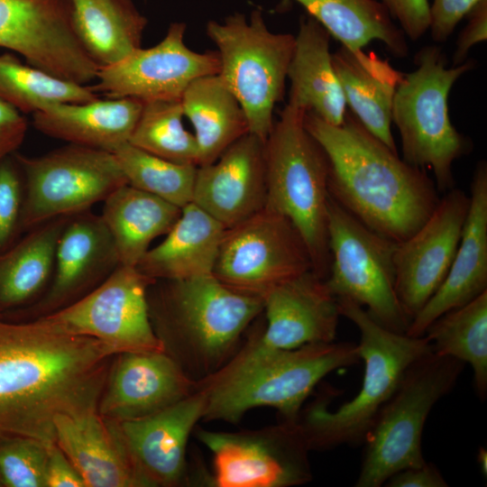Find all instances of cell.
<instances>
[{"label": "cell", "instance_id": "ee69618b", "mask_svg": "<svg viewBox=\"0 0 487 487\" xmlns=\"http://www.w3.org/2000/svg\"><path fill=\"white\" fill-rule=\"evenodd\" d=\"M45 487H87L79 472L56 443L48 446Z\"/></svg>", "mask_w": 487, "mask_h": 487}, {"label": "cell", "instance_id": "5b68a950", "mask_svg": "<svg viewBox=\"0 0 487 487\" xmlns=\"http://www.w3.org/2000/svg\"><path fill=\"white\" fill-rule=\"evenodd\" d=\"M337 302L341 317L353 322L360 332L357 346L364 374L359 392L338 409L329 410L327 396H323L301 410L298 422L310 451L363 443L408 368L432 351L425 335L413 337L391 331L353 300L341 298Z\"/></svg>", "mask_w": 487, "mask_h": 487}, {"label": "cell", "instance_id": "8d00e7d4", "mask_svg": "<svg viewBox=\"0 0 487 487\" xmlns=\"http://www.w3.org/2000/svg\"><path fill=\"white\" fill-rule=\"evenodd\" d=\"M113 153L129 185L180 208L192 202L198 166L162 159L129 142Z\"/></svg>", "mask_w": 487, "mask_h": 487}, {"label": "cell", "instance_id": "44dd1931", "mask_svg": "<svg viewBox=\"0 0 487 487\" xmlns=\"http://www.w3.org/2000/svg\"><path fill=\"white\" fill-rule=\"evenodd\" d=\"M207 408V392L197 391L148 417L117 422L145 487H172L187 481V446ZM116 422V421H115Z\"/></svg>", "mask_w": 487, "mask_h": 487}, {"label": "cell", "instance_id": "836d02e7", "mask_svg": "<svg viewBox=\"0 0 487 487\" xmlns=\"http://www.w3.org/2000/svg\"><path fill=\"white\" fill-rule=\"evenodd\" d=\"M424 335L432 352L469 363L476 393L487 396V291L436 318Z\"/></svg>", "mask_w": 487, "mask_h": 487}, {"label": "cell", "instance_id": "7bdbcfd3", "mask_svg": "<svg viewBox=\"0 0 487 487\" xmlns=\"http://www.w3.org/2000/svg\"><path fill=\"white\" fill-rule=\"evenodd\" d=\"M28 124L23 114L0 98V161L23 143Z\"/></svg>", "mask_w": 487, "mask_h": 487}, {"label": "cell", "instance_id": "cb8c5ba5", "mask_svg": "<svg viewBox=\"0 0 487 487\" xmlns=\"http://www.w3.org/2000/svg\"><path fill=\"white\" fill-rule=\"evenodd\" d=\"M55 443L83 477L87 487H145L117 422L97 409L55 419Z\"/></svg>", "mask_w": 487, "mask_h": 487}, {"label": "cell", "instance_id": "d590c367", "mask_svg": "<svg viewBox=\"0 0 487 487\" xmlns=\"http://www.w3.org/2000/svg\"><path fill=\"white\" fill-rule=\"evenodd\" d=\"M180 100L143 102L129 142L149 153L182 164H198L195 135L183 124Z\"/></svg>", "mask_w": 487, "mask_h": 487}, {"label": "cell", "instance_id": "d6a6232c", "mask_svg": "<svg viewBox=\"0 0 487 487\" xmlns=\"http://www.w3.org/2000/svg\"><path fill=\"white\" fill-rule=\"evenodd\" d=\"M341 45L363 49L372 41L394 57L409 52L406 36L377 0H294Z\"/></svg>", "mask_w": 487, "mask_h": 487}, {"label": "cell", "instance_id": "f35d334b", "mask_svg": "<svg viewBox=\"0 0 487 487\" xmlns=\"http://www.w3.org/2000/svg\"><path fill=\"white\" fill-rule=\"evenodd\" d=\"M23 180L13 154L0 161V253L22 234Z\"/></svg>", "mask_w": 487, "mask_h": 487}, {"label": "cell", "instance_id": "ac0fdd59", "mask_svg": "<svg viewBox=\"0 0 487 487\" xmlns=\"http://www.w3.org/2000/svg\"><path fill=\"white\" fill-rule=\"evenodd\" d=\"M114 240L100 215L86 210L69 216L57 243L51 283L32 306L13 314L43 317L84 297L119 266Z\"/></svg>", "mask_w": 487, "mask_h": 487}, {"label": "cell", "instance_id": "9c48e42d", "mask_svg": "<svg viewBox=\"0 0 487 487\" xmlns=\"http://www.w3.org/2000/svg\"><path fill=\"white\" fill-rule=\"evenodd\" d=\"M206 32L217 48V75L244 111L249 133L265 142L284 96L295 35L271 32L260 9L249 18L235 12L222 22L209 21Z\"/></svg>", "mask_w": 487, "mask_h": 487}, {"label": "cell", "instance_id": "4316f807", "mask_svg": "<svg viewBox=\"0 0 487 487\" xmlns=\"http://www.w3.org/2000/svg\"><path fill=\"white\" fill-rule=\"evenodd\" d=\"M332 60L350 112L370 133L397 152L391 111L404 74L388 60L363 49L341 45L332 53Z\"/></svg>", "mask_w": 487, "mask_h": 487}, {"label": "cell", "instance_id": "8fae6325", "mask_svg": "<svg viewBox=\"0 0 487 487\" xmlns=\"http://www.w3.org/2000/svg\"><path fill=\"white\" fill-rule=\"evenodd\" d=\"M23 180L21 231L89 210L127 184L113 152L69 143L43 155L13 154Z\"/></svg>", "mask_w": 487, "mask_h": 487}, {"label": "cell", "instance_id": "7402d4cb", "mask_svg": "<svg viewBox=\"0 0 487 487\" xmlns=\"http://www.w3.org/2000/svg\"><path fill=\"white\" fill-rule=\"evenodd\" d=\"M266 198L264 141L251 133L212 163L198 166L192 203L225 229L262 210Z\"/></svg>", "mask_w": 487, "mask_h": 487}, {"label": "cell", "instance_id": "7a4b0ae2", "mask_svg": "<svg viewBox=\"0 0 487 487\" xmlns=\"http://www.w3.org/2000/svg\"><path fill=\"white\" fill-rule=\"evenodd\" d=\"M307 130L329 162L331 198L363 225L400 243L429 217L439 194L426 170L407 163L347 110L340 125L306 113Z\"/></svg>", "mask_w": 487, "mask_h": 487}, {"label": "cell", "instance_id": "60d3db41", "mask_svg": "<svg viewBox=\"0 0 487 487\" xmlns=\"http://www.w3.org/2000/svg\"><path fill=\"white\" fill-rule=\"evenodd\" d=\"M480 0H433L430 4L429 29L436 42H445L457 24Z\"/></svg>", "mask_w": 487, "mask_h": 487}, {"label": "cell", "instance_id": "5bb4252c", "mask_svg": "<svg viewBox=\"0 0 487 487\" xmlns=\"http://www.w3.org/2000/svg\"><path fill=\"white\" fill-rule=\"evenodd\" d=\"M155 281L136 267L119 265L89 293L42 317L102 342L115 354L165 351L150 317L148 290Z\"/></svg>", "mask_w": 487, "mask_h": 487}, {"label": "cell", "instance_id": "603a6c76", "mask_svg": "<svg viewBox=\"0 0 487 487\" xmlns=\"http://www.w3.org/2000/svg\"><path fill=\"white\" fill-rule=\"evenodd\" d=\"M461 239L444 281L411 319L406 335L423 336L443 314L487 291V163H477Z\"/></svg>", "mask_w": 487, "mask_h": 487}, {"label": "cell", "instance_id": "6da1fadb", "mask_svg": "<svg viewBox=\"0 0 487 487\" xmlns=\"http://www.w3.org/2000/svg\"><path fill=\"white\" fill-rule=\"evenodd\" d=\"M115 353L41 317L0 314V436L55 443V419L97 409Z\"/></svg>", "mask_w": 487, "mask_h": 487}, {"label": "cell", "instance_id": "e575fe53", "mask_svg": "<svg viewBox=\"0 0 487 487\" xmlns=\"http://www.w3.org/2000/svg\"><path fill=\"white\" fill-rule=\"evenodd\" d=\"M0 98L22 114H33L58 103H84L97 98L85 85L55 77L12 53L0 55Z\"/></svg>", "mask_w": 487, "mask_h": 487}, {"label": "cell", "instance_id": "8992f818", "mask_svg": "<svg viewBox=\"0 0 487 487\" xmlns=\"http://www.w3.org/2000/svg\"><path fill=\"white\" fill-rule=\"evenodd\" d=\"M305 114L287 104L264 142L265 207L290 220L306 244L313 271L326 280L330 264L329 162L305 127Z\"/></svg>", "mask_w": 487, "mask_h": 487}, {"label": "cell", "instance_id": "f546056e", "mask_svg": "<svg viewBox=\"0 0 487 487\" xmlns=\"http://www.w3.org/2000/svg\"><path fill=\"white\" fill-rule=\"evenodd\" d=\"M101 217L114 240L121 265L136 267L151 243L165 235L181 208L131 185L124 184L104 201Z\"/></svg>", "mask_w": 487, "mask_h": 487}, {"label": "cell", "instance_id": "2e32d148", "mask_svg": "<svg viewBox=\"0 0 487 487\" xmlns=\"http://www.w3.org/2000/svg\"><path fill=\"white\" fill-rule=\"evenodd\" d=\"M186 28L184 23H173L158 44L140 47L119 61L99 68L96 83L90 88L109 98L180 100L192 81L217 75L220 69L216 51L198 52L186 45Z\"/></svg>", "mask_w": 487, "mask_h": 487}, {"label": "cell", "instance_id": "4dcf8cb0", "mask_svg": "<svg viewBox=\"0 0 487 487\" xmlns=\"http://www.w3.org/2000/svg\"><path fill=\"white\" fill-rule=\"evenodd\" d=\"M180 102L184 116L194 128L198 166L212 163L233 142L249 133L244 111L218 75L192 81Z\"/></svg>", "mask_w": 487, "mask_h": 487}, {"label": "cell", "instance_id": "277c9868", "mask_svg": "<svg viewBox=\"0 0 487 487\" xmlns=\"http://www.w3.org/2000/svg\"><path fill=\"white\" fill-rule=\"evenodd\" d=\"M359 361L358 346L350 342L266 351L245 342L221 369L198 381L207 392L203 420L236 423L252 409L270 407L296 422L323 378Z\"/></svg>", "mask_w": 487, "mask_h": 487}, {"label": "cell", "instance_id": "9a60e30c", "mask_svg": "<svg viewBox=\"0 0 487 487\" xmlns=\"http://www.w3.org/2000/svg\"><path fill=\"white\" fill-rule=\"evenodd\" d=\"M0 48L79 85L98 71L76 34L70 0H0Z\"/></svg>", "mask_w": 487, "mask_h": 487}, {"label": "cell", "instance_id": "ba28073f", "mask_svg": "<svg viewBox=\"0 0 487 487\" xmlns=\"http://www.w3.org/2000/svg\"><path fill=\"white\" fill-rule=\"evenodd\" d=\"M464 367L461 361L431 351L408 368L364 437L354 486L380 487L395 473L426 463L421 450L426 420Z\"/></svg>", "mask_w": 487, "mask_h": 487}, {"label": "cell", "instance_id": "83f0119b", "mask_svg": "<svg viewBox=\"0 0 487 487\" xmlns=\"http://www.w3.org/2000/svg\"><path fill=\"white\" fill-rule=\"evenodd\" d=\"M225 228L194 203L181 213L155 247L150 248L136 268L155 280H183L213 274Z\"/></svg>", "mask_w": 487, "mask_h": 487}, {"label": "cell", "instance_id": "3957f363", "mask_svg": "<svg viewBox=\"0 0 487 487\" xmlns=\"http://www.w3.org/2000/svg\"><path fill=\"white\" fill-rule=\"evenodd\" d=\"M158 281L148 290L152 324L165 352L197 381L235 354L263 309L261 297L234 289L213 274Z\"/></svg>", "mask_w": 487, "mask_h": 487}, {"label": "cell", "instance_id": "74e56055", "mask_svg": "<svg viewBox=\"0 0 487 487\" xmlns=\"http://www.w3.org/2000/svg\"><path fill=\"white\" fill-rule=\"evenodd\" d=\"M49 445L29 436H0V485L45 487Z\"/></svg>", "mask_w": 487, "mask_h": 487}, {"label": "cell", "instance_id": "bcb514c9", "mask_svg": "<svg viewBox=\"0 0 487 487\" xmlns=\"http://www.w3.org/2000/svg\"><path fill=\"white\" fill-rule=\"evenodd\" d=\"M477 460L479 462V464H480V467H481V469L482 471V473H484V474H486V471H487V453H486L485 449H483L482 447H481L479 452H478Z\"/></svg>", "mask_w": 487, "mask_h": 487}, {"label": "cell", "instance_id": "52a82bcc", "mask_svg": "<svg viewBox=\"0 0 487 487\" xmlns=\"http://www.w3.org/2000/svg\"><path fill=\"white\" fill-rule=\"evenodd\" d=\"M447 63L439 47L422 48L415 57V69L404 74L398 86L391 111L402 159L432 171L437 190L444 193L455 188L454 162L472 150V142L451 122L449 94L475 61L466 60L451 67Z\"/></svg>", "mask_w": 487, "mask_h": 487}, {"label": "cell", "instance_id": "e0dca14e", "mask_svg": "<svg viewBox=\"0 0 487 487\" xmlns=\"http://www.w3.org/2000/svg\"><path fill=\"white\" fill-rule=\"evenodd\" d=\"M470 205L465 192L452 188L440 198L426 222L397 244L395 289L410 320L444 281L461 239Z\"/></svg>", "mask_w": 487, "mask_h": 487}, {"label": "cell", "instance_id": "d6986e66", "mask_svg": "<svg viewBox=\"0 0 487 487\" xmlns=\"http://www.w3.org/2000/svg\"><path fill=\"white\" fill-rule=\"evenodd\" d=\"M266 325L250 335L254 349H294L335 341L341 317L336 297L313 270L288 280L262 297Z\"/></svg>", "mask_w": 487, "mask_h": 487}, {"label": "cell", "instance_id": "b9f144b4", "mask_svg": "<svg viewBox=\"0 0 487 487\" xmlns=\"http://www.w3.org/2000/svg\"><path fill=\"white\" fill-rule=\"evenodd\" d=\"M466 17L467 23L455 42L452 66L464 63L468 58L470 50L487 40V0H480Z\"/></svg>", "mask_w": 487, "mask_h": 487}, {"label": "cell", "instance_id": "30bf717a", "mask_svg": "<svg viewBox=\"0 0 487 487\" xmlns=\"http://www.w3.org/2000/svg\"><path fill=\"white\" fill-rule=\"evenodd\" d=\"M327 229L330 264L325 280L331 292L365 307L382 326L406 334L411 320L395 289L398 243L363 225L331 196Z\"/></svg>", "mask_w": 487, "mask_h": 487}, {"label": "cell", "instance_id": "1f68e13d", "mask_svg": "<svg viewBox=\"0 0 487 487\" xmlns=\"http://www.w3.org/2000/svg\"><path fill=\"white\" fill-rule=\"evenodd\" d=\"M76 34L98 66H109L141 47L147 19L131 0H70Z\"/></svg>", "mask_w": 487, "mask_h": 487}, {"label": "cell", "instance_id": "ab89813d", "mask_svg": "<svg viewBox=\"0 0 487 487\" xmlns=\"http://www.w3.org/2000/svg\"><path fill=\"white\" fill-rule=\"evenodd\" d=\"M397 22L404 35L411 41L419 40L429 29L430 3L428 0H377Z\"/></svg>", "mask_w": 487, "mask_h": 487}, {"label": "cell", "instance_id": "4fadbf2b", "mask_svg": "<svg viewBox=\"0 0 487 487\" xmlns=\"http://www.w3.org/2000/svg\"><path fill=\"white\" fill-rule=\"evenodd\" d=\"M309 270L312 260L297 228L283 215L264 207L225 229L213 275L234 289L262 298Z\"/></svg>", "mask_w": 487, "mask_h": 487}, {"label": "cell", "instance_id": "7c38bea8", "mask_svg": "<svg viewBox=\"0 0 487 487\" xmlns=\"http://www.w3.org/2000/svg\"><path fill=\"white\" fill-rule=\"evenodd\" d=\"M212 454L217 487H291L311 481L310 449L298 421L236 432L197 428Z\"/></svg>", "mask_w": 487, "mask_h": 487}, {"label": "cell", "instance_id": "ffe728a7", "mask_svg": "<svg viewBox=\"0 0 487 487\" xmlns=\"http://www.w3.org/2000/svg\"><path fill=\"white\" fill-rule=\"evenodd\" d=\"M97 411L123 422L157 413L192 394L198 381L165 351L125 352L114 356Z\"/></svg>", "mask_w": 487, "mask_h": 487}, {"label": "cell", "instance_id": "f6af8a7d", "mask_svg": "<svg viewBox=\"0 0 487 487\" xmlns=\"http://www.w3.org/2000/svg\"><path fill=\"white\" fill-rule=\"evenodd\" d=\"M389 487H446L447 482L431 463L409 467L392 474L384 483Z\"/></svg>", "mask_w": 487, "mask_h": 487}, {"label": "cell", "instance_id": "484cf974", "mask_svg": "<svg viewBox=\"0 0 487 487\" xmlns=\"http://www.w3.org/2000/svg\"><path fill=\"white\" fill-rule=\"evenodd\" d=\"M142 106L130 97L58 103L33 113L32 123L48 136L113 152L129 142Z\"/></svg>", "mask_w": 487, "mask_h": 487}, {"label": "cell", "instance_id": "d4e9b609", "mask_svg": "<svg viewBox=\"0 0 487 487\" xmlns=\"http://www.w3.org/2000/svg\"><path fill=\"white\" fill-rule=\"evenodd\" d=\"M331 36L314 18L304 15L288 69L289 102L324 122L340 125L347 106L330 51Z\"/></svg>", "mask_w": 487, "mask_h": 487}, {"label": "cell", "instance_id": "f1b7e54d", "mask_svg": "<svg viewBox=\"0 0 487 487\" xmlns=\"http://www.w3.org/2000/svg\"><path fill=\"white\" fill-rule=\"evenodd\" d=\"M69 216L49 220L0 253V314L23 310L47 290L60 235Z\"/></svg>", "mask_w": 487, "mask_h": 487}]
</instances>
